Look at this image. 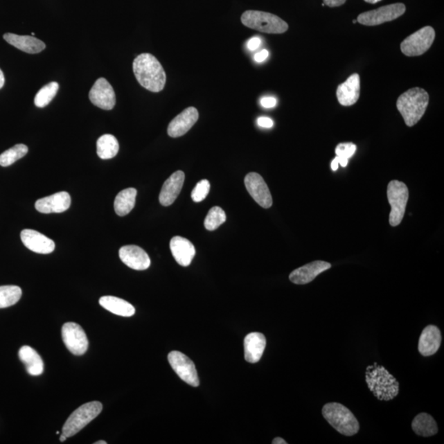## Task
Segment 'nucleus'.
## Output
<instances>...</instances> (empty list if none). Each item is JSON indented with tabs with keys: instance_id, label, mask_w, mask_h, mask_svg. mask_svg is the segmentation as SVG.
Here are the masks:
<instances>
[{
	"instance_id": "18",
	"label": "nucleus",
	"mask_w": 444,
	"mask_h": 444,
	"mask_svg": "<svg viewBox=\"0 0 444 444\" xmlns=\"http://www.w3.org/2000/svg\"><path fill=\"white\" fill-rule=\"evenodd\" d=\"M330 263L324 261H314L297 268L290 274L289 278L294 284L305 285L313 281L322 272L330 269Z\"/></svg>"
},
{
	"instance_id": "46",
	"label": "nucleus",
	"mask_w": 444,
	"mask_h": 444,
	"mask_svg": "<svg viewBox=\"0 0 444 444\" xmlns=\"http://www.w3.org/2000/svg\"><path fill=\"white\" fill-rule=\"evenodd\" d=\"M66 439H67V437H66V436H65V435H64V434H61V436H60V442H62V443H63V442H64V441H66Z\"/></svg>"
},
{
	"instance_id": "33",
	"label": "nucleus",
	"mask_w": 444,
	"mask_h": 444,
	"mask_svg": "<svg viewBox=\"0 0 444 444\" xmlns=\"http://www.w3.org/2000/svg\"><path fill=\"white\" fill-rule=\"evenodd\" d=\"M227 215L224 210L219 206H214L206 215L204 227L206 230L213 231L222 226L226 222Z\"/></svg>"
},
{
	"instance_id": "28",
	"label": "nucleus",
	"mask_w": 444,
	"mask_h": 444,
	"mask_svg": "<svg viewBox=\"0 0 444 444\" xmlns=\"http://www.w3.org/2000/svg\"><path fill=\"white\" fill-rule=\"evenodd\" d=\"M411 428L417 435L422 437H432L438 433V425L433 417L426 413H420L415 417Z\"/></svg>"
},
{
	"instance_id": "39",
	"label": "nucleus",
	"mask_w": 444,
	"mask_h": 444,
	"mask_svg": "<svg viewBox=\"0 0 444 444\" xmlns=\"http://www.w3.org/2000/svg\"><path fill=\"white\" fill-rule=\"evenodd\" d=\"M268 56H269V52L267 50H262L254 55V60L256 61L257 63H262L268 58Z\"/></svg>"
},
{
	"instance_id": "21",
	"label": "nucleus",
	"mask_w": 444,
	"mask_h": 444,
	"mask_svg": "<svg viewBox=\"0 0 444 444\" xmlns=\"http://www.w3.org/2000/svg\"><path fill=\"white\" fill-rule=\"evenodd\" d=\"M184 173L181 170L171 175L170 178L164 183L159 196V201L162 206H168L173 204L181 192L184 182Z\"/></svg>"
},
{
	"instance_id": "26",
	"label": "nucleus",
	"mask_w": 444,
	"mask_h": 444,
	"mask_svg": "<svg viewBox=\"0 0 444 444\" xmlns=\"http://www.w3.org/2000/svg\"><path fill=\"white\" fill-rule=\"evenodd\" d=\"M100 306L122 317H131L135 314V308L125 300L116 296H103L99 301Z\"/></svg>"
},
{
	"instance_id": "40",
	"label": "nucleus",
	"mask_w": 444,
	"mask_h": 444,
	"mask_svg": "<svg viewBox=\"0 0 444 444\" xmlns=\"http://www.w3.org/2000/svg\"><path fill=\"white\" fill-rule=\"evenodd\" d=\"M346 0H323V3L330 8L339 7L343 6Z\"/></svg>"
},
{
	"instance_id": "34",
	"label": "nucleus",
	"mask_w": 444,
	"mask_h": 444,
	"mask_svg": "<svg viewBox=\"0 0 444 444\" xmlns=\"http://www.w3.org/2000/svg\"><path fill=\"white\" fill-rule=\"evenodd\" d=\"M210 192V183L208 179L201 180L193 188L191 197L193 202L200 203L204 201Z\"/></svg>"
},
{
	"instance_id": "41",
	"label": "nucleus",
	"mask_w": 444,
	"mask_h": 444,
	"mask_svg": "<svg viewBox=\"0 0 444 444\" xmlns=\"http://www.w3.org/2000/svg\"><path fill=\"white\" fill-rule=\"evenodd\" d=\"M336 160L337 161L338 164L341 165L342 167H346L348 165L349 159H347V158L337 156Z\"/></svg>"
},
{
	"instance_id": "38",
	"label": "nucleus",
	"mask_w": 444,
	"mask_h": 444,
	"mask_svg": "<svg viewBox=\"0 0 444 444\" xmlns=\"http://www.w3.org/2000/svg\"><path fill=\"white\" fill-rule=\"evenodd\" d=\"M258 125L262 127H266V129H271L274 126V123L272 121V118L268 117H259L257 121Z\"/></svg>"
},
{
	"instance_id": "3",
	"label": "nucleus",
	"mask_w": 444,
	"mask_h": 444,
	"mask_svg": "<svg viewBox=\"0 0 444 444\" xmlns=\"http://www.w3.org/2000/svg\"><path fill=\"white\" fill-rule=\"evenodd\" d=\"M368 388L380 401H391L399 393V382L388 369L376 362L366 368Z\"/></svg>"
},
{
	"instance_id": "45",
	"label": "nucleus",
	"mask_w": 444,
	"mask_h": 444,
	"mask_svg": "<svg viewBox=\"0 0 444 444\" xmlns=\"http://www.w3.org/2000/svg\"><path fill=\"white\" fill-rule=\"evenodd\" d=\"M364 1H366V3H368L375 4L382 1V0H364Z\"/></svg>"
},
{
	"instance_id": "14",
	"label": "nucleus",
	"mask_w": 444,
	"mask_h": 444,
	"mask_svg": "<svg viewBox=\"0 0 444 444\" xmlns=\"http://www.w3.org/2000/svg\"><path fill=\"white\" fill-rule=\"evenodd\" d=\"M199 114L195 107H188L178 114L169 124L167 133L171 138H179L188 133L199 120Z\"/></svg>"
},
{
	"instance_id": "13",
	"label": "nucleus",
	"mask_w": 444,
	"mask_h": 444,
	"mask_svg": "<svg viewBox=\"0 0 444 444\" xmlns=\"http://www.w3.org/2000/svg\"><path fill=\"white\" fill-rule=\"evenodd\" d=\"M92 104L105 111H111L116 103V94L111 83L107 79L100 78L94 83L89 92Z\"/></svg>"
},
{
	"instance_id": "37",
	"label": "nucleus",
	"mask_w": 444,
	"mask_h": 444,
	"mask_svg": "<svg viewBox=\"0 0 444 444\" xmlns=\"http://www.w3.org/2000/svg\"><path fill=\"white\" fill-rule=\"evenodd\" d=\"M262 39L259 37H254L249 39L247 43V47L249 51H256L261 46Z\"/></svg>"
},
{
	"instance_id": "8",
	"label": "nucleus",
	"mask_w": 444,
	"mask_h": 444,
	"mask_svg": "<svg viewBox=\"0 0 444 444\" xmlns=\"http://www.w3.org/2000/svg\"><path fill=\"white\" fill-rule=\"evenodd\" d=\"M434 39L435 30L432 26H425L404 39L401 51L408 57L424 55L432 46Z\"/></svg>"
},
{
	"instance_id": "17",
	"label": "nucleus",
	"mask_w": 444,
	"mask_h": 444,
	"mask_svg": "<svg viewBox=\"0 0 444 444\" xmlns=\"http://www.w3.org/2000/svg\"><path fill=\"white\" fill-rule=\"evenodd\" d=\"M21 240L26 248L37 254H51L55 249L54 241L42 233L30 229L21 232Z\"/></svg>"
},
{
	"instance_id": "2",
	"label": "nucleus",
	"mask_w": 444,
	"mask_h": 444,
	"mask_svg": "<svg viewBox=\"0 0 444 444\" xmlns=\"http://www.w3.org/2000/svg\"><path fill=\"white\" fill-rule=\"evenodd\" d=\"M429 100L428 92L420 87H413L399 96L397 108L408 127L416 125L424 116Z\"/></svg>"
},
{
	"instance_id": "7",
	"label": "nucleus",
	"mask_w": 444,
	"mask_h": 444,
	"mask_svg": "<svg viewBox=\"0 0 444 444\" xmlns=\"http://www.w3.org/2000/svg\"><path fill=\"white\" fill-rule=\"evenodd\" d=\"M387 195H388L389 203L391 206L390 225L398 227L405 216L409 199L408 188L403 182L392 180L389 184Z\"/></svg>"
},
{
	"instance_id": "48",
	"label": "nucleus",
	"mask_w": 444,
	"mask_h": 444,
	"mask_svg": "<svg viewBox=\"0 0 444 444\" xmlns=\"http://www.w3.org/2000/svg\"><path fill=\"white\" fill-rule=\"evenodd\" d=\"M357 23V20H353V24Z\"/></svg>"
},
{
	"instance_id": "36",
	"label": "nucleus",
	"mask_w": 444,
	"mask_h": 444,
	"mask_svg": "<svg viewBox=\"0 0 444 444\" xmlns=\"http://www.w3.org/2000/svg\"><path fill=\"white\" fill-rule=\"evenodd\" d=\"M276 99L274 98H272V96H266V98H263L261 99V105L263 107H265L266 109H271L274 108L276 105Z\"/></svg>"
},
{
	"instance_id": "44",
	"label": "nucleus",
	"mask_w": 444,
	"mask_h": 444,
	"mask_svg": "<svg viewBox=\"0 0 444 444\" xmlns=\"http://www.w3.org/2000/svg\"><path fill=\"white\" fill-rule=\"evenodd\" d=\"M338 166H339V164H338V162H337V161L336 160V158H335V159H334L332 161V164H331L332 170L333 171H336L338 169Z\"/></svg>"
},
{
	"instance_id": "31",
	"label": "nucleus",
	"mask_w": 444,
	"mask_h": 444,
	"mask_svg": "<svg viewBox=\"0 0 444 444\" xmlns=\"http://www.w3.org/2000/svg\"><path fill=\"white\" fill-rule=\"evenodd\" d=\"M58 82H52L44 86L39 90L35 98V105L39 108H44L50 104L51 100L55 98L57 92L59 91Z\"/></svg>"
},
{
	"instance_id": "20",
	"label": "nucleus",
	"mask_w": 444,
	"mask_h": 444,
	"mask_svg": "<svg viewBox=\"0 0 444 444\" xmlns=\"http://www.w3.org/2000/svg\"><path fill=\"white\" fill-rule=\"evenodd\" d=\"M170 251L179 265L188 267L191 265L196 254L195 245L183 237L175 236L170 240Z\"/></svg>"
},
{
	"instance_id": "15",
	"label": "nucleus",
	"mask_w": 444,
	"mask_h": 444,
	"mask_svg": "<svg viewBox=\"0 0 444 444\" xmlns=\"http://www.w3.org/2000/svg\"><path fill=\"white\" fill-rule=\"evenodd\" d=\"M71 206V197L67 192H59L36 202V209L44 214L62 213Z\"/></svg>"
},
{
	"instance_id": "12",
	"label": "nucleus",
	"mask_w": 444,
	"mask_h": 444,
	"mask_svg": "<svg viewBox=\"0 0 444 444\" xmlns=\"http://www.w3.org/2000/svg\"><path fill=\"white\" fill-rule=\"evenodd\" d=\"M245 184L249 195L263 208H269L272 205V197L265 179L260 175L251 172L246 175Z\"/></svg>"
},
{
	"instance_id": "22",
	"label": "nucleus",
	"mask_w": 444,
	"mask_h": 444,
	"mask_svg": "<svg viewBox=\"0 0 444 444\" xmlns=\"http://www.w3.org/2000/svg\"><path fill=\"white\" fill-rule=\"evenodd\" d=\"M442 336L438 328L429 325L422 332L418 350L421 355L430 356L437 353L441 346Z\"/></svg>"
},
{
	"instance_id": "42",
	"label": "nucleus",
	"mask_w": 444,
	"mask_h": 444,
	"mask_svg": "<svg viewBox=\"0 0 444 444\" xmlns=\"http://www.w3.org/2000/svg\"><path fill=\"white\" fill-rule=\"evenodd\" d=\"M4 82H6V78H4L3 73L2 70L0 69V89L4 86Z\"/></svg>"
},
{
	"instance_id": "43",
	"label": "nucleus",
	"mask_w": 444,
	"mask_h": 444,
	"mask_svg": "<svg viewBox=\"0 0 444 444\" xmlns=\"http://www.w3.org/2000/svg\"><path fill=\"white\" fill-rule=\"evenodd\" d=\"M287 443L284 441L283 438H276L274 439V441H272V444H287Z\"/></svg>"
},
{
	"instance_id": "35",
	"label": "nucleus",
	"mask_w": 444,
	"mask_h": 444,
	"mask_svg": "<svg viewBox=\"0 0 444 444\" xmlns=\"http://www.w3.org/2000/svg\"><path fill=\"white\" fill-rule=\"evenodd\" d=\"M356 148H357V147L353 143L338 144L335 149L336 155L350 159L355 153Z\"/></svg>"
},
{
	"instance_id": "32",
	"label": "nucleus",
	"mask_w": 444,
	"mask_h": 444,
	"mask_svg": "<svg viewBox=\"0 0 444 444\" xmlns=\"http://www.w3.org/2000/svg\"><path fill=\"white\" fill-rule=\"evenodd\" d=\"M28 152V148L24 144H17L0 155V166L7 167L24 157Z\"/></svg>"
},
{
	"instance_id": "10",
	"label": "nucleus",
	"mask_w": 444,
	"mask_h": 444,
	"mask_svg": "<svg viewBox=\"0 0 444 444\" xmlns=\"http://www.w3.org/2000/svg\"><path fill=\"white\" fill-rule=\"evenodd\" d=\"M170 366L177 375L186 384L192 387L199 386V379L195 363L187 355L174 350L168 355Z\"/></svg>"
},
{
	"instance_id": "27",
	"label": "nucleus",
	"mask_w": 444,
	"mask_h": 444,
	"mask_svg": "<svg viewBox=\"0 0 444 444\" xmlns=\"http://www.w3.org/2000/svg\"><path fill=\"white\" fill-rule=\"evenodd\" d=\"M137 190L134 188H126L118 193L114 199V208L118 216L125 217L134 209Z\"/></svg>"
},
{
	"instance_id": "4",
	"label": "nucleus",
	"mask_w": 444,
	"mask_h": 444,
	"mask_svg": "<svg viewBox=\"0 0 444 444\" xmlns=\"http://www.w3.org/2000/svg\"><path fill=\"white\" fill-rule=\"evenodd\" d=\"M324 419L337 432L346 436H353L359 429V424L353 413L342 404L332 402L324 405L322 410Z\"/></svg>"
},
{
	"instance_id": "30",
	"label": "nucleus",
	"mask_w": 444,
	"mask_h": 444,
	"mask_svg": "<svg viewBox=\"0 0 444 444\" xmlns=\"http://www.w3.org/2000/svg\"><path fill=\"white\" fill-rule=\"evenodd\" d=\"M21 290L17 285H2L0 287V309L17 304L21 297Z\"/></svg>"
},
{
	"instance_id": "11",
	"label": "nucleus",
	"mask_w": 444,
	"mask_h": 444,
	"mask_svg": "<svg viewBox=\"0 0 444 444\" xmlns=\"http://www.w3.org/2000/svg\"><path fill=\"white\" fill-rule=\"evenodd\" d=\"M62 339L67 349L73 355H82L89 349V339L80 325L66 323L62 328Z\"/></svg>"
},
{
	"instance_id": "19",
	"label": "nucleus",
	"mask_w": 444,
	"mask_h": 444,
	"mask_svg": "<svg viewBox=\"0 0 444 444\" xmlns=\"http://www.w3.org/2000/svg\"><path fill=\"white\" fill-rule=\"evenodd\" d=\"M360 94V78L358 73L350 76L337 87V98L343 107H350L358 102Z\"/></svg>"
},
{
	"instance_id": "16",
	"label": "nucleus",
	"mask_w": 444,
	"mask_h": 444,
	"mask_svg": "<svg viewBox=\"0 0 444 444\" xmlns=\"http://www.w3.org/2000/svg\"><path fill=\"white\" fill-rule=\"evenodd\" d=\"M120 258L132 269L143 271L151 265V259L142 248L137 245H126L120 249Z\"/></svg>"
},
{
	"instance_id": "6",
	"label": "nucleus",
	"mask_w": 444,
	"mask_h": 444,
	"mask_svg": "<svg viewBox=\"0 0 444 444\" xmlns=\"http://www.w3.org/2000/svg\"><path fill=\"white\" fill-rule=\"evenodd\" d=\"M103 406L100 402L85 404L74 411L63 426V434L70 438L91 423L103 411Z\"/></svg>"
},
{
	"instance_id": "5",
	"label": "nucleus",
	"mask_w": 444,
	"mask_h": 444,
	"mask_svg": "<svg viewBox=\"0 0 444 444\" xmlns=\"http://www.w3.org/2000/svg\"><path fill=\"white\" fill-rule=\"evenodd\" d=\"M241 21L249 28L268 34H283L289 28V26L278 16L270 12L248 10L241 16Z\"/></svg>"
},
{
	"instance_id": "25",
	"label": "nucleus",
	"mask_w": 444,
	"mask_h": 444,
	"mask_svg": "<svg viewBox=\"0 0 444 444\" xmlns=\"http://www.w3.org/2000/svg\"><path fill=\"white\" fill-rule=\"evenodd\" d=\"M19 359L25 364L26 371L32 376H39L44 372V362L39 355L32 347H21Z\"/></svg>"
},
{
	"instance_id": "29",
	"label": "nucleus",
	"mask_w": 444,
	"mask_h": 444,
	"mask_svg": "<svg viewBox=\"0 0 444 444\" xmlns=\"http://www.w3.org/2000/svg\"><path fill=\"white\" fill-rule=\"evenodd\" d=\"M120 149L118 140L112 134H105L98 140L96 152L100 159L108 160L116 157Z\"/></svg>"
},
{
	"instance_id": "49",
	"label": "nucleus",
	"mask_w": 444,
	"mask_h": 444,
	"mask_svg": "<svg viewBox=\"0 0 444 444\" xmlns=\"http://www.w3.org/2000/svg\"><path fill=\"white\" fill-rule=\"evenodd\" d=\"M32 36L33 37L35 36V33H32Z\"/></svg>"
},
{
	"instance_id": "47",
	"label": "nucleus",
	"mask_w": 444,
	"mask_h": 444,
	"mask_svg": "<svg viewBox=\"0 0 444 444\" xmlns=\"http://www.w3.org/2000/svg\"><path fill=\"white\" fill-rule=\"evenodd\" d=\"M107 442H105L103 441H100L95 443V444H107Z\"/></svg>"
},
{
	"instance_id": "23",
	"label": "nucleus",
	"mask_w": 444,
	"mask_h": 444,
	"mask_svg": "<svg viewBox=\"0 0 444 444\" xmlns=\"http://www.w3.org/2000/svg\"><path fill=\"white\" fill-rule=\"evenodd\" d=\"M267 341L265 335L259 332L248 334L245 338V358L249 363H257L265 353Z\"/></svg>"
},
{
	"instance_id": "9",
	"label": "nucleus",
	"mask_w": 444,
	"mask_h": 444,
	"mask_svg": "<svg viewBox=\"0 0 444 444\" xmlns=\"http://www.w3.org/2000/svg\"><path fill=\"white\" fill-rule=\"evenodd\" d=\"M405 4L402 3L389 4L362 13L357 17V23L364 26H378L392 21L402 16L406 12Z\"/></svg>"
},
{
	"instance_id": "24",
	"label": "nucleus",
	"mask_w": 444,
	"mask_h": 444,
	"mask_svg": "<svg viewBox=\"0 0 444 444\" xmlns=\"http://www.w3.org/2000/svg\"><path fill=\"white\" fill-rule=\"evenodd\" d=\"M3 39L10 45L28 54H38L46 49L45 43L33 36H19L12 33L4 34Z\"/></svg>"
},
{
	"instance_id": "1",
	"label": "nucleus",
	"mask_w": 444,
	"mask_h": 444,
	"mask_svg": "<svg viewBox=\"0 0 444 444\" xmlns=\"http://www.w3.org/2000/svg\"><path fill=\"white\" fill-rule=\"evenodd\" d=\"M133 69L136 79L145 89L159 92L164 89L166 74L155 56L148 53L136 57Z\"/></svg>"
}]
</instances>
